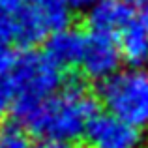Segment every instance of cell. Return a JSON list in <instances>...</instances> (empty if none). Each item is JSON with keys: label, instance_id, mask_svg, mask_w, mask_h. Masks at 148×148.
Instances as JSON below:
<instances>
[{"label": "cell", "instance_id": "obj_1", "mask_svg": "<svg viewBox=\"0 0 148 148\" xmlns=\"http://www.w3.org/2000/svg\"><path fill=\"white\" fill-rule=\"evenodd\" d=\"M98 114V99L81 81L73 79L51 98L15 114V120L40 141L66 146L83 139Z\"/></svg>", "mask_w": 148, "mask_h": 148}, {"label": "cell", "instance_id": "obj_2", "mask_svg": "<svg viewBox=\"0 0 148 148\" xmlns=\"http://www.w3.org/2000/svg\"><path fill=\"white\" fill-rule=\"evenodd\" d=\"M98 96L114 116L131 126L148 127V69L131 68L101 81Z\"/></svg>", "mask_w": 148, "mask_h": 148}, {"label": "cell", "instance_id": "obj_3", "mask_svg": "<svg viewBox=\"0 0 148 148\" xmlns=\"http://www.w3.org/2000/svg\"><path fill=\"white\" fill-rule=\"evenodd\" d=\"M10 77L17 92L13 114L51 98L62 88V68H58L45 53L36 51L19 54Z\"/></svg>", "mask_w": 148, "mask_h": 148}, {"label": "cell", "instance_id": "obj_4", "mask_svg": "<svg viewBox=\"0 0 148 148\" xmlns=\"http://www.w3.org/2000/svg\"><path fill=\"white\" fill-rule=\"evenodd\" d=\"M88 148H141V130L112 112H99L84 135Z\"/></svg>", "mask_w": 148, "mask_h": 148}, {"label": "cell", "instance_id": "obj_5", "mask_svg": "<svg viewBox=\"0 0 148 148\" xmlns=\"http://www.w3.org/2000/svg\"><path fill=\"white\" fill-rule=\"evenodd\" d=\"M122 60V53H120L118 41L114 38L92 32L88 36L86 49L81 60V69L88 79L101 83L111 75L118 73Z\"/></svg>", "mask_w": 148, "mask_h": 148}, {"label": "cell", "instance_id": "obj_6", "mask_svg": "<svg viewBox=\"0 0 148 148\" xmlns=\"http://www.w3.org/2000/svg\"><path fill=\"white\" fill-rule=\"evenodd\" d=\"M133 23L131 0H98L86 13V25L94 34H120Z\"/></svg>", "mask_w": 148, "mask_h": 148}, {"label": "cell", "instance_id": "obj_7", "mask_svg": "<svg viewBox=\"0 0 148 148\" xmlns=\"http://www.w3.org/2000/svg\"><path fill=\"white\" fill-rule=\"evenodd\" d=\"M86 41L88 36L84 32H81L79 28H73V26H66L62 30L53 32L47 38L45 54L62 69L81 66Z\"/></svg>", "mask_w": 148, "mask_h": 148}, {"label": "cell", "instance_id": "obj_8", "mask_svg": "<svg viewBox=\"0 0 148 148\" xmlns=\"http://www.w3.org/2000/svg\"><path fill=\"white\" fill-rule=\"evenodd\" d=\"M23 8L40 23L47 34L66 28L71 21V8L68 0H25Z\"/></svg>", "mask_w": 148, "mask_h": 148}, {"label": "cell", "instance_id": "obj_9", "mask_svg": "<svg viewBox=\"0 0 148 148\" xmlns=\"http://www.w3.org/2000/svg\"><path fill=\"white\" fill-rule=\"evenodd\" d=\"M118 47L130 66L143 68L148 64V32L141 23H131L118 34Z\"/></svg>", "mask_w": 148, "mask_h": 148}, {"label": "cell", "instance_id": "obj_10", "mask_svg": "<svg viewBox=\"0 0 148 148\" xmlns=\"http://www.w3.org/2000/svg\"><path fill=\"white\" fill-rule=\"evenodd\" d=\"M0 148H32L26 127L17 120L0 124Z\"/></svg>", "mask_w": 148, "mask_h": 148}, {"label": "cell", "instance_id": "obj_11", "mask_svg": "<svg viewBox=\"0 0 148 148\" xmlns=\"http://www.w3.org/2000/svg\"><path fill=\"white\" fill-rule=\"evenodd\" d=\"M15 99H17V92H15L13 81H11L10 73L0 77V116L8 111H13Z\"/></svg>", "mask_w": 148, "mask_h": 148}, {"label": "cell", "instance_id": "obj_12", "mask_svg": "<svg viewBox=\"0 0 148 148\" xmlns=\"http://www.w3.org/2000/svg\"><path fill=\"white\" fill-rule=\"evenodd\" d=\"M17 58L19 56L15 54L11 43H4V41H0V77L8 75V73L13 69Z\"/></svg>", "mask_w": 148, "mask_h": 148}, {"label": "cell", "instance_id": "obj_13", "mask_svg": "<svg viewBox=\"0 0 148 148\" xmlns=\"http://www.w3.org/2000/svg\"><path fill=\"white\" fill-rule=\"evenodd\" d=\"M0 41H4V43L15 41V19H13V13L0 11Z\"/></svg>", "mask_w": 148, "mask_h": 148}, {"label": "cell", "instance_id": "obj_14", "mask_svg": "<svg viewBox=\"0 0 148 148\" xmlns=\"http://www.w3.org/2000/svg\"><path fill=\"white\" fill-rule=\"evenodd\" d=\"M23 4H25V0H0V11L15 13L17 10H21Z\"/></svg>", "mask_w": 148, "mask_h": 148}, {"label": "cell", "instance_id": "obj_15", "mask_svg": "<svg viewBox=\"0 0 148 148\" xmlns=\"http://www.w3.org/2000/svg\"><path fill=\"white\" fill-rule=\"evenodd\" d=\"M96 2H98V0H68L71 10H86V11L90 10Z\"/></svg>", "mask_w": 148, "mask_h": 148}, {"label": "cell", "instance_id": "obj_16", "mask_svg": "<svg viewBox=\"0 0 148 148\" xmlns=\"http://www.w3.org/2000/svg\"><path fill=\"white\" fill-rule=\"evenodd\" d=\"M141 11H139V17H141V25L146 28L148 32V0H141Z\"/></svg>", "mask_w": 148, "mask_h": 148}, {"label": "cell", "instance_id": "obj_17", "mask_svg": "<svg viewBox=\"0 0 148 148\" xmlns=\"http://www.w3.org/2000/svg\"><path fill=\"white\" fill-rule=\"evenodd\" d=\"M34 148H64V146L62 145H54V143H41V145H38Z\"/></svg>", "mask_w": 148, "mask_h": 148}, {"label": "cell", "instance_id": "obj_18", "mask_svg": "<svg viewBox=\"0 0 148 148\" xmlns=\"http://www.w3.org/2000/svg\"><path fill=\"white\" fill-rule=\"evenodd\" d=\"M131 2H141V0H131Z\"/></svg>", "mask_w": 148, "mask_h": 148}]
</instances>
